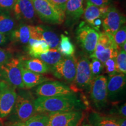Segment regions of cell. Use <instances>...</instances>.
I'll return each instance as SVG.
<instances>
[{"label": "cell", "mask_w": 126, "mask_h": 126, "mask_svg": "<svg viewBox=\"0 0 126 126\" xmlns=\"http://www.w3.org/2000/svg\"><path fill=\"white\" fill-rule=\"evenodd\" d=\"M113 40L119 50L122 48V46L126 42V28L124 25L113 36Z\"/></svg>", "instance_id": "f1b7e54d"}, {"label": "cell", "mask_w": 126, "mask_h": 126, "mask_svg": "<svg viewBox=\"0 0 126 126\" xmlns=\"http://www.w3.org/2000/svg\"><path fill=\"white\" fill-rule=\"evenodd\" d=\"M15 22L8 14L0 13V33L4 34L10 33L15 29Z\"/></svg>", "instance_id": "484cf974"}, {"label": "cell", "mask_w": 126, "mask_h": 126, "mask_svg": "<svg viewBox=\"0 0 126 126\" xmlns=\"http://www.w3.org/2000/svg\"><path fill=\"white\" fill-rule=\"evenodd\" d=\"M16 96V89L0 80V119L9 116L14 108Z\"/></svg>", "instance_id": "8fae6325"}, {"label": "cell", "mask_w": 126, "mask_h": 126, "mask_svg": "<svg viewBox=\"0 0 126 126\" xmlns=\"http://www.w3.org/2000/svg\"><path fill=\"white\" fill-rule=\"evenodd\" d=\"M20 60L21 65L32 72L44 74L51 71V67L50 66L37 58Z\"/></svg>", "instance_id": "ffe728a7"}, {"label": "cell", "mask_w": 126, "mask_h": 126, "mask_svg": "<svg viewBox=\"0 0 126 126\" xmlns=\"http://www.w3.org/2000/svg\"><path fill=\"white\" fill-rule=\"evenodd\" d=\"M16 19L23 22H33L36 14L31 0H17L12 9Z\"/></svg>", "instance_id": "9a60e30c"}, {"label": "cell", "mask_w": 126, "mask_h": 126, "mask_svg": "<svg viewBox=\"0 0 126 126\" xmlns=\"http://www.w3.org/2000/svg\"><path fill=\"white\" fill-rule=\"evenodd\" d=\"M116 70L117 73L126 74V51L120 49L116 58Z\"/></svg>", "instance_id": "83f0119b"}, {"label": "cell", "mask_w": 126, "mask_h": 126, "mask_svg": "<svg viewBox=\"0 0 126 126\" xmlns=\"http://www.w3.org/2000/svg\"><path fill=\"white\" fill-rule=\"evenodd\" d=\"M104 70L105 72L108 74L109 76L116 74L117 73L116 70V58H111L105 61L103 64Z\"/></svg>", "instance_id": "4dcf8cb0"}, {"label": "cell", "mask_w": 126, "mask_h": 126, "mask_svg": "<svg viewBox=\"0 0 126 126\" xmlns=\"http://www.w3.org/2000/svg\"><path fill=\"white\" fill-rule=\"evenodd\" d=\"M20 70L22 73V79L26 89H29L31 88L38 86L45 82L53 81V78L47 77L42 74L36 73L28 70L23 67L20 64Z\"/></svg>", "instance_id": "e0dca14e"}, {"label": "cell", "mask_w": 126, "mask_h": 126, "mask_svg": "<svg viewBox=\"0 0 126 126\" xmlns=\"http://www.w3.org/2000/svg\"><path fill=\"white\" fill-rule=\"evenodd\" d=\"M34 105L36 113H45L82 110L86 108L84 102L75 94L54 97H37L34 99Z\"/></svg>", "instance_id": "6da1fadb"}, {"label": "cell", "mask_w": 126, "mask_h": 126, "mask_svg": "<svg viewBox=\"0 0 126 126\" xmlns=\"http://www.w3.org/2000/svg\"><path fill=\"white\" fill-rule=\"evenodd\" d=\"M11 39L19 43L26 45L31 38L40 40V34L35 26L29 25H21L11 33Z\"/></svg>", "instance_id": "2e32d148"}, {"label": "cell", "mask_w": 126, "mask_h": 126, "mask_svg": "<svg viewBox=\"0 0 126 126\" xmlns=\"http://www.w3.org/2000/svg\"><path fill=\"white\" fill-rule=\"evenodd\" d=\"M28 52L30 56L36 58L39 55L47 53L50 49L45 40L31 38L28 43Z\"/></svg>", "instance_id": "7402d4cb"}, {"label": "cell", "mask_w": 126, "mask_h": 126, "mask_svg": "<svg viewBox=\"0 0 126 126\" xmlns=\"http://www.w3.org/2000/svg\"><path fill=\"white\" fill-rule=\"evenodd\" d=\"M107 81L108 77L105 75H97L93 78L89 86L91 100L97 110L104 109L108 105Z\"/></svg>", "instance_id": "5b68a950"}, {"label": "cell", "mask_w": 126, "mask_h": 126, "mask_svg": "<svg viewBox=\"0 0 126 126\" xmlns=\"http://www.w3.org/2000/svg\"><path fill=\"white\" fill-rule=\"evenodd\" d=\"M99 36V31L83 23L79 25L77 31V39L78 43L83 50L90 55L94 53Z\"/></svg>", "instance_id": "30bf717a"}, {"label": "cell", "mask_w": 126, "mask_h": 126, "mask_svg": "<svg viewBox=\"0 0 126 126\" xmlns=\"http://www.w3.org/2000/svg\"><path fill=\"white\" fill-rule=\"evenodd\" d=\"M17 0H0V10H11Z\"/></svg>", "instance_id": "d6a6232c"}, {"label": "cell", "mask_w": 126, "mask_h": 126, "mask_svg": "<svg viewBox=\"0 0 126 126\" xmlns=\"http://www.w3.org/2000/svg\"><path fill=\"white\" fill-rule=\"evenodd\" d=\"M0 126H4V124H3V122H2L1 119H0Z\"/></svg>", "instance_id": "ab89813d"}, {"label": "cell", "mask_w": 126, "mask_h": 126, "mask_svg": "<svg viewBox=\"0 0 126 126\" xmlns=\"http://www.w3.org/2000/svg\"><path fill=\"white\" fill-rule=\"evenodd\" d=\"M125 23V16L114 7H110L109 10L102 19L104 32L112 36Z\"/></svg>", "instance_id": "5bb4252c"}, {"label": "cell", "mask_w": 126, "mask_h": 126, "mask_svg": "<svg viewBox=\"0 0 126 126\" xmlns=\"http://www.w3.org/2000/svg\"><path fill=\"white\" fill-rule=\"evenodd\" d=\"M119 126H126V118H119Z\"/></svg>", "instance_id": "74e56055"}, {"label": "cell", "mask_w": 126, "mask_h": 126, "mask_svg": "<svg viewBox=\"0 0 126 126\" xmlns=\"http://www.w3.org/2000/svg\"><path fill=\"white\" fill-rule=\"evenodd\" d=\"M12 56L9 51L0 48V65L9 60Z\"/></svg>", "instance_id": "836d02e7"}, {"label": "cell", "mask_w": 126, "mask_h": 126, "mask_svg": "<svg viewBox=\"0 0 126 126\" xmlns=\"http://www.w3.org/2000/svg\"><path fill=\"white\" fill-rule=\"evenodd\" d=\"M35 93L37 97H54L75 94L65 83L57 81L45 82L39 85Z\"/></svg>", "instance_id": "7c38bea8"}, {"label": "cell", "mask_w": 126, "mask_h": 126, "mask_svg": "<svg viewBox=\"0 0 126 126\" xmlns=\"http://www.w3.org/2000/svg\"><path fill=\"white\" fill-rule=\"evenodd\" d=\"M0 80H2L16 89H25L22 79L20 60L12 57L0 65Z\"/></svg>", "instance_id": "277c9868"}, {"label": "cell", "mask_w": 126, "mask_h": 126, "mask_svg": "<svg viewBox=\"0 0 126 126\" xmlns=\"http://www.w3.org/2000/svg\"><path fill=\"white\" fill-rule=\"evenodd\" d=\"M76 59V74L74 80L70 86L74 93L89 90L94 78L90 68V61L87 57L81 56Z\"/></svg>", "instance_id": "3957f363"}, {"label": "cell", "mask_w": 126, "mask_h": 126, "mask_svg": "<svg viewBox=\"0 0 126 126\" xmlns=\"http://www.w3.org/2000/svg\"><path fill=\"white\" fill-rule=\"evenodd\" d=\"M20 89L17 96L14 108L10 116L9 122L25 123L36 113L34 109V96L28 91Z\"/></svg>", "instance_id": "7a4b0ae2"}, {"label": "cell", "mask_w": 126, "mask_h": 126, "mask_svg": "<svg viewBox=\"0 0 126 126\" xmlns=\"http://www.w3.org/2000/svg\"><path fill=\"white\" fill-rule=\"evenodd\" d=\"M126 74L117 73L109 76L107 81V92L109 101L118 102L125 94Z\"/></svg>", "instance_id": "4fadbf2b"}, {"label": "cell", "mask_w": 126, "mask_h": 126, "mask_svg": "<svg viewBox=\"0 0 126 126\" xmlns=\"http://www.w3.org/2000/svg\"><path fill=\"white\" fill-rule=\"evenodd\" d=\"M86 2H90L96 7H100L109 4V0H86Z\"/></svg>", "instance_id": "e575fe53"}, {"label": "cell", "mask_w": 126, "mask_h": 126, "mask_svg": "<svg viewBox=\"0 0 126 126\" xmlns=\"http://www.w3.org/2000/svg\"><path fill=\"white\" fill-rule=\"evenodd\" d=\"M7 38L5 35L0 33V46L4 45L5 43H7Z\"/></svg>", "instance_id": "8d00e7d4"}, {"label": "cell", "mask_w": 126, "mask_h": 126, "mask_svg": "<svg viewBox=\"0 0 126 126\" xmlns=\"http://www.w3.org/2000/svg\"><path fill=\"white\" fill-rule=\"evenodd\" d=\"M82 122L83 123H81V124H80L79 126H92L90 123H89V122H88V119H87V121H83V120Z\"/></svg>", "instance_id": "f35d334b"}, {"label": "cell", "mask_w": 126, "mask_h": 126, "mask_svg": "<svg viewBox=\"0 0 126 126\" xmlns=\"http://www.w3.org/2000/svg\"><path fill=\"white\" fill-rule=\"evenodd\" d=\"M57 49L63 57L74 56L75 51V46L73 45L68 36L63 34H61V40H60Z\"/></svg>", "instance_id": "d4e9b609"}, {"label": "cell", "mask_w": 126, "mask_h": 126, "mask_svg": "<svg viewBox=\"0 0 126 126\" xmlns=\"http://www.w3.org/2000/svg\"><path fill=\"white\" fill-rule=\"evenodd\" d=\"M77 59L74 56L63 57L56 65L51 68L53 75L66 83L71 84L76 74Z\"/></svg>", "instance_id": "9c48e42d"}, {"label": "cell", "mask_w": 126, "mask_h": 126, "mask_svg": "<svg viewBox=\"0 0 126 126\" xmlns=\"http://www.w3.org/2000/svg\"><path fill=\"white\" fill-rule=\"evenodd\" d=\"M63 57V56L60 54L57 48H50L47 53L39 55L36 58L43 61L51 68L56 65Z\"/></svg>", "instance_id": "cb8c5ba5"}, {"label": "cell", "mask_w": 126, "mask_h": 126, "mask_svg": "<svg viewBox=\"0 0 126 126\" xmlns=\"http://www.w3.org/2000/svg\"><path fill=\"white\" fill-rule=\"evenodd\" d=\"M36 28L40 34V39L45 40L50 48H57L60 43V38L56 32L43 25H39Z\"/></svg>", "instance_id": "44dd1931"}, {"label": "cell", "mask_w": 126, "mask_h": 126, "mask_svg": "<svg viewBox=\"0 0 126 126\" xmlns=\"http://www.w3.org/2000/svg\"><path fill=\"white\" fill-rule=\"evenodd\" d=\"M84 0H68L65 8V15L72 20L78 19L84 12Z\"/></svg>", "instance_id": "603a6c76"}, {"label": "cell", "mask_w": 126, "mask_h": 126, "mask_svg": "<svg viewBox=\"0 0 126 126\" xmlns=\"http://www.w3.org/2000/svg\"><path fill=\"white\" fill-rule=\"evenodd\" d=\"M48 113H36L25 122L26 126H47Z\"/></svg>", "instance_id": "4316f807"}, {"label": "cell", "mask_w": 126, "mask_h": 126, "mask_svg": "<svg viewBox=\"0 0 126 126\" xmlns=\"http://www.w3.org/2000/svg\"><path fill=\"white\" fill-rule=\"evenodd\" d=\"M119 51L113 36L103 32L99 33L96 46L90 57L95 58L104 64L107 60L116 58Z\"/></svg>", "instance_id": "8992f818"}, {"label": "cell", "mask_w": 126, "mask_h": 126, "mask_svg": "<svg viewBox=\"0 0 126 126\" xmlns=\"http://www.w3.org/2000/svg\"><path fill=\"white\" fill-rule=\"evenodd\" d=\"M68 0H49L53 5H54L61 13L65 15V8Z\"/></svg>", "instance_id": "1f68e13d"}, {"label": "cell", "mask_w": 126, "mask_h": 126, "mask_svg": "<svg viewBox=\"0 0 126 126\" xmlns=\"http://www.w3.org/2000/svg\"><path fill=\"white\" fill-rule=\"evenodd\" d=\"M84 117L82 110L48 113L47 126H79Z\"/></svg>", "instance_id": "ba28073f"}, {"label": "cell", "mask_w": 126, "mask_h": 126, "mask_svg": "<svg viewBox=\"0 0 126 126\" xmlns=\"http://www.w3.org/2000/svg\"><path fill=\"white\" fill-rule=\"evenodd\" d=\"M88 120L92 126H119L118 117L95 111L90 112Z\"/></svg>", "instance_id": "d6986e66"}, {"label": "cell", "mask_w": 126, "mask_h": 126, "mask_svg": "<svg viewBox=\"0 0 126 126\" xmlns=\"http://www.w3.org/2000/svg\"><path fill=\"white\" fill-rule=\"evenodd\" d=\"M111 6L109 5L98 7L94 5L90 2H86V6L83 12V18L85 21L91 26H93L94 20L97 19H102L106 14Z\"/></svg>", "instance_id": "ac0fdd59"}, {"label": "cell", "mask_w": 126, "mask_h": 126, "mask_svg": "<svg viewBox=\"0 0 126 126\" xmlns=\"http://www.w3.org/2000/svg\"><path fill=\"white\" fill-rule=\"evenodd\" d=\"M91 59H92V61H90V68L93 77H94L100 75L104 70L103 64L95 58Z\"/></svg>", "instance_id": "f546056e"}, {"label": "cell", "mask_w": 126, "mask_h": 126, "mask_svg": "<svg viewBox=\"0 0 126 126\" xmlns=\"http://www.w3.org/2000/svg\"><path fill=\"white\" fill-rule=\"evenodd\" d=\"M36 13L44 22L60 25L64 22L65 15L51 4L49 0H31Z\"/></svg>", "instance_id": "52a82bcc"}, {"label": "cell", "mask_w": 126, "mask_h": 126, "mask_svg": "<svg viewBox=\"0 0 126 126\" xmlns=\"http://www.w3.org/2000/svg\"><path fill=\"white\" fill-rule=\"evenodd\" d=\"M4 126H26L24 123L19 122H8Z\"/></svg>", "instance_id": "d590c367"}]
</instances>
